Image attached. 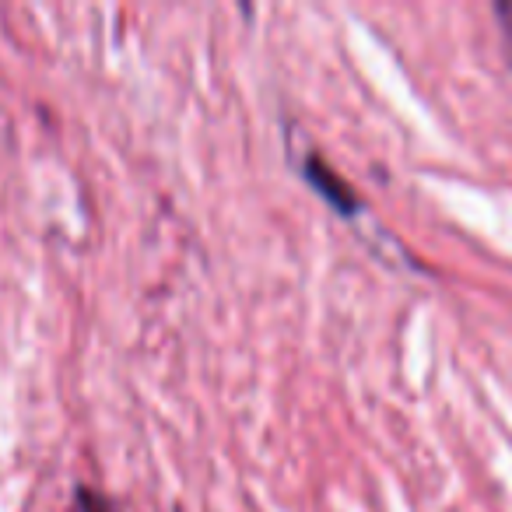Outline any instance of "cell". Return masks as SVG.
<instances>
[{
	"instance_id": "obj_1",
	"label": "cell",
	"mask_w": 512,
	"mask_h": 512,
	"mask_svg": "<svg viewBox=\"0 0 512 512\" xmlns=\"http://www.w3.org/2000/svg\"><path fill=\"white\" fill-rule=\"evenodd\" d=\"M309 179H313V183H316V190H320L323 193V197H327L330 200V204H337V207H341V211L344 214H348V211H355V193H351V190H344V186L341 183H337V179L334 176H330V172H327V165H323V162H316V158H309Z\"/></svg>"
},
{
	"instance_id": "obj_2",
	"label": "cell",
	"mask_w": 512,
	"mask_h": 512,
	"mask_svg": "<svg viewBox=\"0 0 512 512\" xmlns=\"http://www.w3.org/2000/svg\"><path fill=\"white\" fill-rule=\"evenodd\" d=\"M498 18L505 22V39H509V46H512V8H498Z\"/></svg>"
}]
</instances>
